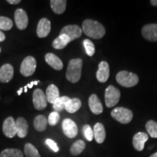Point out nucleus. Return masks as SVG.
Returning <instances> with one entry per match:
<instances>
[{
	"instance_id": "38",
	"label": "nucleus",
	"mask_w": 157,
	"mask_h": 157,
	"mask_svg": "<svg viewBox=\"0 0 157 157\" xmlns=\"http://www.w3.org/2000/svg\"><path fill=\"white\" fill-rule=\"evenodd\" d=\"M151 4L154 7H157V0H151Z\"/></svg>"
},
{
	"instance_id": "12",
	"label": "nucleus",
	"mask_w": 157,
	"mask_h": 157,
	"mask_svg": "<svg viewBox=\"0 0 157 157\" xmlns=\"http://www.w3.org/2000/svg\"><path fill=\"white\" fill-rule=\"evenodd\" d=\"M142 35L146 40L157 42V23L145 25L142 29Z\"/></svg>"
},
{
	"instance_id": "29",
	"label": "nucleus",
	"mask_w": 157,
	"mask_h": 157,
	"mask_svg": "<svg viewBox=\"0 0 157 157\" xmlns=\"http://www.w3.org/2000/svg\"><path fill=\"white\" fill-rule=\"evenodd\" d=\"M24 154L25 157H41L37 148L31 143H26L24 146Z\"/></svg>"
},
{
	"instance_id": "10",
	"label": "nucleus",
	"mask_w": 157,
	"mask_h": 157,
	"mask_svg": "<svg viewBox=\"0 0 157 157\" xmlns=\"http://www.w3.org/2000/svg\"><path fill=\"white\" fill-rule=\"evenodd\" d=\"M60 34L67 35L71 41H73L82 36V30L77 25H68L61 29Z\"/></svg>"
},
{
	"instance_id": "24",
	"label": "nucleus",
	"mask_w": 157,
	"mask_h": 157,
	"mask_svg": "<svg viewBox=\"0 0 157 157\" xmlns=\"http://www.w3.org/2000/svg\"><path fill=\"white\" fill-rule=\"evenodd\" d=\"M82 106V102L77 98H70L66 103L65 109L67 112L70 113H74L76 112Z\"/></svg>"
},
{
	"instance_id": "32",
	"label": "nucleus",
	"mask_w": 157,
	"mask_h": 157,
	"mask_svg": "<svg viewBox=\"0 0 157 157\" xmlns=\"http://www.w3.org/2000/svg\"><path fill=\"white\" fill-rule=\"evenodd\" d=\"M83 45L84 48L85 49L86 53L87 54L88 56H93L95 52V48L93 42L90 41V39H84L83 41Z\"/></svg>"
},
{
	"instance_id": "25",
	"label": "nucleus",
	"mask_w": 157,
	"mask_h": 157,
	"mask_svg": "<svg viewBox=\"0 0 157 157\" xmlns=\"http://www.w3.org/2000/svg\"><path fill=\"white\" fill-rule=\"evenodd\" d=\"M48 119L43 115H38L34 120V128L38 132H44L48 127Z\"/></svg>"
},
{
	"instance_id": "14",
	"label": "nucleus",
	"mask_w": 157,
	"mask_h": 157,
	"mask_svg": "<svg viewBox=\"0 0 157 157\" xmlns=\"http://www.w3.org/2000/svg\"><path fill=\"white\" fill-rule=\"evenodd\" d=\"M51 23L48 18H42L37 25L36 34L39 38H45L50 34Z\"/></svg>"
},
{
	"instance_id": "4",
	"label": "nucleus",
	"mask_w": 157,
	"mask_h": 157,
	"mask_svg": "<svg viewBox=\"0 0 157 157\" xmlns=\"http://www.w3.org/2000/svg\"><path fill=\"white\" fill-rule=\"evenodd\" d=\"M115 120H117L121 124H129L132 120L133 113L131 110L124 107H117L113 109L111 113Z\"/></svg>"
},
{
	"instance_id": "16",
	"label": "nucleus",
	"mask_w": 157,
	"mask_h": 157,
	"mask_svg": "<svg viewBox=\"0 0 157 157\" xmlns=\"http://www.w3.org/2000/svg\"><path fill=\"white\" fill-rule=\"evenodd\" d=\"M14 75V68L10 64H5L0 68V82L7 83L11 81Z\"/></svg>"
},
{
	"instance_id": "27",
	"label": "nucleus",
	"mask_w": 157,
	"mask_h": 157,
	"mask_svg": "<svg viewBox=\"0 0 157 157\" xmlns=\"http://www.w3.org/2000/svg\"><path fill=\"white\" fill-rule=\"evenodd\" d=\"M69 99L70 98L67 97V96H62V97H59L58 99L55 101V103L52 104L55 111L59 113L60 112V111H62L63 109H65L66 104Z\"/></svg>"
},
{
	"instance_id": "13",
	"label": "nucleus",
	"mask_w": 157,
	"mask_h": 157,
	"mask_svg": "<svg viewBox=\"0 0 157 157\" xmlns=\"http://www.w3.org/2000/svg\"><path fill=\"white\" fill-rule=\"evenodd\" d=\"M110 76L109 65L106 61H101L98 65V70L96 73V77L98 82L104 83L107 82Z\"/></svg>"
},
{
	"instance_id": "8",
	"label": "nucleus",
	"mask_w": 157,
	"mask_h": 157,
	"mask_svg": "<svg viewBox=\"0 0 157 157\" xmlns=\"http://www.w3.org/2000/svg\"><path fill=\"white\" fill-rule=\"evenodd\" d=\"M2 131L4 135L9 138H13L17 135L16 121L14 118L10 117L4 121L2 125Z\"/></svg>"
},
{
	"instance_id": "5",
	"label": "nucleus",
	"mask_w": 157,
	"mask_h": 157,
	"mask_svg": "<svg viewBox=\"0 0 157 157\" xmlns=\"http://www.w3.org/2000/svg\"><path fill=\"white\" fill-rule=\"evenodd\" d=\"M120 91L114 86L109 85L105 91V102L108 108L115 106L120 99Z\"/></svg>"
},
{
	"instance_id": "30",
	"label": "nucleus",
	"mask_w": 157,
	"mask_h": 157,
	"mask_svg": "<svg viewBox=\"0 0 157 157\" xmlns=\"http://www.w3.org/2000/svg\"><path fill=\"white\" fill-rule=\"evenodd\" d=\"M146 129L148 135L153 138H157V122L154 120H149L146 124Z\"/></svg>"
},
{
	"instance_id": "28",
	"label": "nucleus",
	"mask_w": 157,
	"mask_h": 157,
	"mask_svg": "<svg viewBox=\"0 0 157 157\" xmlns=\"http://www.w3.org/2000/svg\"><path fill=\"white\" fill-rule=\"evenodd\" d=\"M0 157H24V156L20 149L6 148L0 153Z\"/></svg>"
},
{
	"instance_id": "31",
	"label": "nucleus",
	"mask_w": 157,
	"mask_h": 157,
	"mask_svg": "<svg viewBox=\"0 0 157 157\" xmlns=\"http://www.w3.org/2000/svg\"><path fill=\"white\" fill-rule=\"evenodd\" d=\"M13 22L9 17L0 16V30L9 31L13 28Z\"/></svg>"
},
{
	"instance_id": "18",
	"label": "nucleus",
	"mask_w": 157,
	"mask_h": 157,
	"mask_svg": "<svg viewBox=\"0 0 157 157\" xmlns=\"http://www.w3.org/2000/svg\"><path fill=\"white\" fill-rule=\"evenodd\" d=\"M45 61L49 66L57 71L62 70L63 68L62 60L53 53H48L44 57Z\"/></svg>"
},
{
	"instance_id": "7",
	"label": "nucleus",
	"mask_w": 157,
	"mask_h": 157,
	"mask_svg": "<svg viewBox=\"0 0 157 157\" xmlns=\"http://www.w3.org/2000/svg\"><path fill=\"white\" fill-rule=\"evenodd\" d=\"M33 104L39 111L44 109L48 105L46 95L41 89H36L33 93Z\"/></svg>"
},
{
	"instance_id": "2",
	"label": "nucleus",
	"mask_w": 157,
	"mask_h": 157,
	"mask_svg": "<svg viewBox=\"0 0 157 157\" xmlns=\"http://www.w3.org/2000/svg\"><path fill=\"white\" fill-rule=\"evenodd\" d=\"M82 63L83 61L80 58L72 59L70 60L66 73V77L68 81L71 83H76L79 81L82 76Z\"/></svg>"
},
{
	"instance_id": "6",
	"label": "nucleus",
	"mask_w": 157,
	"mask_h": 157,
	"mask_svg": "<svg viewBox=\"0 0 157 157\" xmlns=\"http://www.w3.org/2000/svg\"><path fill=\"white\" fill-rule=\"evenodd\" d=\"M36 59L32 56H28L23 60L22 63L21 65L20 71L23 76H30L34 74L36 71Z\"/></svg>"
},
{
	"instance_id": "37",
	"label": "nucleus",
	"mask_w": 157,
	"mask_h": 157,
	"mask_svg": "<svg viewBox=\"0 0 157 157\" xmlns=\"http://www.w3.org/2000/svg\"><path fill=\"white\" fill-rule=\"evenodd\" d=\"M5 40V35L2 31L0 30V42H4Z\"/></svg>"
},
{
	"instance_id": "1",
	"label": "nucleus",
	"mask_w": 157,
	"mask_h": 157,
	"mask_svg": "<svg viewBox=\"0 0 157 157\" xmlns=\"http://www.w3.org/2000/svg\"><path fill=\"white\" fill-rule=\"evenodd\" d=\"M82 31L86 36L95 39H100L105 36V29L101 23L87 19L82 23Z\"/></svg>"
},
{
	"instance_id": "9",
	"label": "nucleus",
	"mask_w": 157,
	"mask_h": 157,
	"mask_svg": "<svg viewBox=\"0 0 157 157\" xmlns=\"http://www.w3.org/2000/svg\"><path fill=\"white\" fill-rule=\"evenodd\" d=\"M62 129L64 135L68 138H74L78 134L77 125L71 119H66L63 121Z\"/></svg>"
},
{
	"instance_id": "41",
	"label": "nucleus",
	"mask_w": 157,
	"mask_h": 157,
	"mask_svg": "<svg viewBox=\"0 0 157 157\" xmlns=\"http://www.w3.org/2000/svg\"><path fill=\"white\" fill-rule=\"evenodd\" d=\"M149 157H157V152H156V153H154V154H151Z\"/></svg>"
},
{
	"instance_id": "22",
	"label": "nucleus",
	"mask_w": 157,
	"mask_h": 157,
	"mask_svg": "<svg viewBox=\"0 0 157 157\" xmlns=\"http://www.w3.org/2000/svg\"><path fill=\"white\" fill-rule=\"evenodd\" d=\"M70 42H71V41L67 35L60 34L52 42V47L56 50H62V49L66 48Z\"/></svg>"
},
{
	"instance_id": "36",
	"label": "nucleus",
	"mask_w": 157,
	"mask_h": 157,
	"mask_svg": "<svg viewBox=\"0 0 157 157\" xmlns=\"http://www.w3.org/2000/svg\"><path fill=\"white\" fill-rule=\"evenodd\" d=\"M21 0H7V2H8L10 5H17L21 3Z\"/></svg>"
},
{
	"instance_id": "19",
	"label": "nucleus",
	"mask_w": 157,
	"mask_h": 157,
	"mask_svg": "<svg viewBox=\"0 0 157 157\" xmlns=\"http://www.w3.org/2000/svg\"><path fill=\"white\" fill-rule=\"evenodd\" d=\"M94 138L95 139L96 142L99 144L103 143L105 140L106 132H105V127L102 123H96L93 128Z\"/></svg>"
},
{
	"instance_id": "35",
	"label": "nucleus",
	"mask_w": 157,
	"mask_h": 157,
	"mask_svg": "<svg viewBox=\"0 0 157 157\" xmlns=\"http://www.w3.org/2000/svg\"><path fill=\"white\" fill-rule=\"evenodd\" d=\"M45 143H46L47 146H48L51 150L53 151L54 152L59 151V148L58 145H57V143L55 142L53 140H52V139H50V138L47 139L46 141H45Z\"/></svg>"
},
{
	"instance_id": "42",
	"label": "nucleus",
	"mask_w": 157,
	"mask_h": 157,
	"mask_svg": "<svg viewBox=\"0 0 157 157\" xmlns=\"http://www.w3.org/2000/svg\"><path fill=\"white\" fill-rule=\"evenodd\" d=\"M23 88H24V92H25V93H27V91H28V87H27V85L25 86V87H23Z\"/></svg>"
},
{
	"instance_id": "23",
	"label": "nucleus",
	"mask_w": 157,
	"mask_h": 157,
	"mask_svg": "<svg viewBox=\"0 0 157 157\" xmlns=\"http://www.w3.org/2000/svg\"><path fill=\"white\" fill-rule=\"evenodd\" d=\"M66 0H51L50 2L52 11L58 15L63 14L66 10Z\"/></svg>"
},
{
	"instance_id": "39",
	"label": "nucleus",
	"mask_w": 157,
	"mask_h": 157,
	"mask_svg": "<svg viewBox=\"0 0 157 157\" xmlns=\"http://www.w3.org/2000/svg\"><path fill=\"white\" fill-rule=\"evenodd\" d=\"M34 85V82H31V83H29V84H27V87H28L29 88H30V89H31V88H32V87Z\"/></svg>"
},
{
	"instance_id": "26",
	"label": "nucleus",
	"mask_w": 157,
	"mask_h": 157,
	"mask_svg": "<svg viewBox=\"0 0 157 157\" xmlns=\"http://www.w3.org/2000/svg\"><path fill=\"white\" fill-rule=\"evenodd\" d=\"M86 144L84 140H78L74 142L70 148V153L73 156H78L84 151Z\"/></svg>"
},
{
	"instance_id": "3",
	"label": "nucleus",
	"mask_w": 157,
	"mask_h": 157,
	"mask_svg": "<svg viewBox=\"0 0 157 157\" xmlns=\"http://www.w3.org/2000/svg\"><path fill=\"white\" fill-rule=\"evenodd\" d=\"M116 79L121 86L124 87H135L139 82V77L137 74L127 71H119L117 74Z\"/></svg>"
},
{
	"instance_id": "40",
	"label": "nucleus",
	"mask_w": 157,
	"mask_h": 157,
	"mask_svg": "<svg viewBox=\"0 0 157 157\" xmlns=\"http://www.w3.org/2000/svg\"><path fill=\"white\" fill-rule=\"evenodd\" d=\"M23 93V87H21V88H20L18 91H17V95H21V93Z\"/></svg>"
},
{
	"instance_id": "33",
	"label": "nucleus",
	"mask_w": 157,
	"mask_h": 157,
	"mask_svg": "<svg viewBox=\"0 0 157 157\" xmlns=\"http://www.w3.org/2000/svg\"><path fill=\"white\" fill-rule=\"evenodd\" d=\"M82 132H83L84 137H85L88 141L93 140L94 137L93 130V129H92V127H90L89 124L84 125L83 128H82Z\"/></svg>"
},
{
	"instance_id": "44",
	"label": "nucleus",
	"mask_w": 157,
	"mask_h": 157,
	"mask_svg": "<svg viewBox=\"0 0 157 157\" xmlns=\"http://www.w3.org/2000/svg\"><path fill=\"white\" fill-rule=\"evenodd\" d=\"M1 51H2V50H1V48H0V52H1Z\"/></svg>"
},
{
	"instance_id": "17",
	"label": "nucleus",
	"mask_w": 157,
	"mask_h": 157,
	"mask_svg": "<svg viewBox=\"0 0 157 157\" xmlns=\"http://www.w3.org/2000/svg\"><path fill=\"white\" fill-rule=\"evenodd\" d=\"M88 103H89V107L91 111L94 114L99 115L103 112V107L102 105L101 101L98 98L97 95L93 94L90 96L89 100H88Z\"/></svg>"
},
{
	"instance_id": "20",
	"label": "nucleus",
	"mask_w": 157,
	"mask_h": 157,
	"mask_svg": "<svg viewBox=\"0 0 157 157\" xmlns=\"http://www.w3.org/2000/svg\"><path fill=\"white\" fill-rule=\"evenodd\" d=\"M17 135L20 138H24L28 134L29 124L23 117H18L16 121Z\"/></svg>"
},
{
	"instance_id": "34",
	"label": "nucleus",
	"mask_w": 157,
	"mask_h": 157,
	"mask_svg": "<svg viewBox=\"0 0 157 157\" xmlns=\"http://www.w3.org/2000/svg\"><path fill=\"white\" fill-rule=\"evenodd\" d=\"M60 117V114L58 112H56V111H53V112L50 113L48 119V124L51 126H56L57 124L59 122Z\"/></svg>"
},
{
	"instance_id": "21",
	"label": "nucleus",
	"mask_w": 157,
	"mask_h": 157,
	"mask_svg": "<svg viewBox=\"0 0 157 157\" xmlns=\"http://www.w3.org/2000/svg\"><path fill=\"white\" fill-rule=\"evenodd\" d=\"M60 97L58 88L55 84L49 85L46 90V98L48 103L53 104L55 101Z\"/></svg>"
},
{
	"instance_id": "43",
	"label": "nucleus",
	"mask_w": 157,
	"mask_h": 157,
	"mask_svg": "<svg viewBox=\"0 0 157 157\" xmlns=\"http://www.w3.org/2000/svg\"><path fill=\"white\" fill-rule=\"evenodd\" d=\"M39 82V81H35L34 82V85H37V84H38Z\"/></svg>"
},
{
	"instance_id": "11",
	"label": "nucleus",
	"mask_w": 157,
	"mask_h": 157,
	"mask_svg": "<svg viewBox=\"0 0 157 157\" xmlns=\"http://www.w3.org/2000/svg\"><path fill=\"white\" fill-rule=\"evenodd\" d=\"M15 22L17 29L20 30H24L26 29L29 23V18L27 13L24 10L19 8L15 12Z\"/></svg>"
},
{
	"instance_id": "15",
	"label": "nucleus",
	"mask_w": 157,
	"mask_h": 157,
	"mask_svg": "<svg viewBox=\"0 0 157 157\" xmlns=\"http://www.w3.org/2000/svg\"><path fill=\"white\" fill-rule=\"evenodd\" d=\"M148 139V135L146 132H139L133 136L132 145L137 151H142L144 149L145 143Z\"/></svg>"
}]
</instances>
